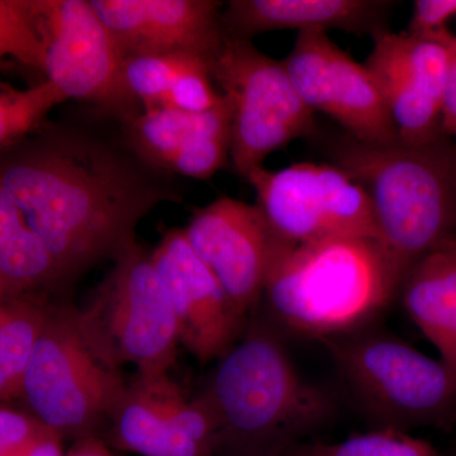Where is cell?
<instances>
[{"mask_svg": "<svg viewBox=\"0 0 456 456\" xmlns=\"http://www.w3.org/2000/svg\"><path fill=\"white\" fill-rule=\"evenodd\" d=\"M0 184L55 261L61 281L136 244L137 224L173 193L117 152L70 134L0 155Z\"/></svg>", "mask_w": 456, "mask_h": 456, "instance_id": "obj_1", "label": "cell"}, {"mask_svg": "<svg viewBox=\"0 0 456 456\" xmlns=\"http://www.w3.org/2000/svg\"><path fill=\"white\" fill-rule=\"evenodd\" d=\"M256 311L197 395L216 425L215 456H281L336 411L331 395L294 367L277 325Z\"/></svg>", "mask_w": 456, "mask_h": 456, "instance_id": "obj_2", "label": "cell"}, {"mask_svg": "<svg viewBox=\"0 0 456 456\" xmlns=\"http://www.w3.org/2000/svg\"><path fill=\"white\" fill-rule=\"evenodd\" d=\"M399 281L374 239L275 245L263 298L277 326L318 341L371 325Z\"/></svg>", "mask_w": 456, "mask_h": 456, "instance_id": "obj_3", "label": "cell"}, {"mask_svg": "<svg viewBox=\"0 0 456 456\" xmlns=\"http://www.w3.org/2000/svg\"><path fill=\"white\" fill-rule=\"evenodd\" d=\"M334 160L367 193L378 242L401 288L417 261L455 236L456 147L445 136L425 145L350 139Z\"/></svg>", "mask_w": 456, "mask_h": 456, "instance_id": "obj_4", "label": "cell"}, {"mask_svg": "<svg viewBox=\"0 0 456 456\" xmlns=\"http://www.w3.org/2000/svg\"><path fill=\"white\" fill-rule=\"evenodd\" d=\"M321 342L373 428L456 425V374L440 359L373 323Z\"/></svg>", "mask_w": 456, "mask_h": 456, "instance_id": "obj_5", "label": "cell"}, {"mask_svg": "<svg viewBox=\"0 0 456 456\" xmlns=\"http://www.w3.org/2000/svg\"><path fill=\"white\" fill-rule=\"evenodd\" d=\"M75 322L95 356L119 370L167 373L180 344L178 323L151 253L134 244L114 260Z\"/></svg>", "mask_w": 456, "mask_h": 456, "instance_id": "obj_6", "label": "cell"}, {"mask_svg": "<svg viewBox=\"0 0 456 456\" xmlns=\"http://www.w3.org/2000/svg\"><path fill=\"white\" fill-rule=\"evenodd\" d=\"M127 383L83 340L75 308H51L36 342L20 397L28 413L62 440L99 437Z\"/></svg>", "mask_w": 456, "mask_h": 456, "instance_id": "obj_7", "label": "cell"}, {"mask_svg": "<svg viewBox=\"0 0 456 456\" xmlns=\"http://www.w3.org/2000/svg\"><path fill=\"white\" fill-rule=\"evenodd\" d=\"M207 61L230 107V154L245 179L272 152L314 131V112L299 97L283 62L251 41L224 37Z\"/></svg>", "mask_w": 456, "mask_h": 456, "instance_id": "obj_8", "label": "cell"}, {"mask_svg": "<svg viewBox=\"0 0 456 456\" xmlns=\"http://www.w3.org/2000/svg\"><path fill=\"white\" fill-rule=\"evenodd\" d=\"M246 180L279 244L297 246L341 237L378 241L364 189L336 165L302 163L251 171Z\"/></svg>", "mask_w": 456, "mask_h": 456, "instance_id": "obj_9", "label": "cell"}, {"mask_svg": "<svg viewBox=\"0 0 456 456\" xmlns=\"http://www.w3.org/2000/svg\"><path fill=\"white\" fill-rule=\"evenodd\" d=\"M47 80L66 99L89 102L132 121L139 106L126 92L121 49L90 0H36Z\"/></svg>", "mask_w": 456, "mask_h": 456, "instance_id": "obj_10", "label": "cell"}, {"mask_svg": "<svg viewBox=\"0 0 456 456\" xmlns=\"http://www.w3.org/2000/svg\"><path fill=\"white\" fill-rule=\"evenodd\" d=\"M281 62L305 106L340 123L351 139L367 143L398 140L367 66L351 59L326 31L298 32Z\"/></svg>", "mask_w": 456, "mask_h": 456, "instance_id": "obj_11", "label": "cell"}, {"mask_svg": "<svg viewBox=\"0 0 456 456\" xmlns=\"http://www.w3.org/2000/svg\"><path fill=\"white\" fill-rule=\"evenodd\" d=\"M183 230L233 310L248 322L263 299L277 245L259 208L221 197L197 209Z\"/></svg>", "mask_w": 456, "mask_h": 456, "instance_id": "obj_12", "label": "cell"}, {"mask_svg": "<svg viewBox=\"0 0 456 456\" xmlns=\"http://www.w3.org/2000/svg\"><path fill=\"white\" fill-rule=\"evenodd\" d=\"M110 441L140 456H215L216 425L167 373H136L110 421Z\"/></svg>", "mask_w": 456, "mask_h": 456, "instance_id": "obj_13", "label": "cell"}, {"mask_svg": "<svg viewBox=\"0 0 456 456\" xmlns=\"http://www.w3.org/2000/svg\"><path fill=\"white\" fill-rule=\"evenodd\" d=\"M151 259L169 296L180 344L202 364L220 359L241 338L248 322L194 253L184 230L167 231Z\"/></svg>", "mask_w": 456, "mask_h": 456, "instance_id": "obj_14", "label": "cell"}, {"mask_svg": "<svg viewBox=\"0 0 456 456\" xmlns=\"http://www.w3.org/2000/svg\"><path fill=\"white\" fill-rule=\"evenodd\" d=\"M123 55L188 53L208 60L224 44L220 2L90 0Z\"/></svg>", "mask_w": 456, "mask_h": 456, "instance_id": "obj_15", "label": "cell"}, {"mask_svg": "<svg viewBox=\"0 0 456 456\" xmlns=\"http://www.w3.org/2000/svg\"><path fill=\"white\" fill-rule=\"evenodd\" d=\"M392 3L378 0H233L221 13L227 38L250 41L254 36L283 29L356 35L383 31Z\"/></svg>", "mask_w": 456, "mask_h": 456, "instance_id": "obj_16", "label": "cell"}, {"mask_svg": "<svg viewBox=\"0 0 456 456\" xmlns=\"http://www.w3.org/2000/svg\"><path fill=\"white\" fill-rule=\"evenodd\" d=\"M398 296L408 316L456 374V235L417 261Z\"/></svg>", "mask_w": 456, "mask_h": 456, "instance_id": "obj_17", "label": "cell"}, {"mask_svg": "<svg viewBox=\"0 0 456 456\" xmlns=\"http://www.w3.org/2000/svg\"><path fill=\"white\" fill-rule=\"evenodd\" d=\"M231 112L226 99L209 112L189 113L170 108L141 110L130 121L128 143L142 163L167 170L171 159L191 141L230 136Z\"/></svg>", "mask_w": 456, "mask_h": 456, "instance_id": "obj_18", "label": "cell"}, {"mask_svg": "<svg viewBox=\"0 0 456 456\" xmlns=\"http://www.w3.org/2000/svg\"><path fill=\"white\" fill-rule=\"evenodd\" d=\"M61 283L55 261L0 184V293Z\"/></svg>", "mask_w": 456, "mask_h": 456, "instance_id": "obj_19", "label": "cell"}, {"mask_svg": "<svg viewBox=\"0 0 456 456\" xmlns=\"http://www.w3.org/2000/svg\"><path fill=\"white\" fill-rule=\"evenodd\" d=\"M50 310L28 301L0 307V401L20 397L29 359Z\"/></svg>", "mask_w": 456, "mask_h": 456, "instance_id": "obj_20", "label": "cell"}, {"mask_svg": "<svg viewBox=\"0 0 456 456\" xmlns=\"http://www.w3.org/2000/svg\"><path fill=\"white\" fill-rule=\"evenodd\" d=\"M197 59L203 57L188 53L127 56L122 66L123 86L142 110L160 108L174 83Z\"/></svg>", "mask_w": 456, "mask_h": 456, "instance_id": "obj_21", "label": "cell"}, {"mask_svg": "<svg viewBox=\"0 0 456 456\" xmlns=\"http://www.w3.org/2000/svg\"><path fill=\"white\" fill-rule=\"evenodd\" d=\"M281 456H445L410 432L373 428L338 444H298Z\"/></svg>", "mask_w": 456, "mask_h": 456, "instance_id": "obj_22", "label": "cell"}, {"mask_svg": "<svg viewBox=\"0 0 456 456\" xmlns=\"http://www.w3.org/2000/svg\"><path fill=\"white\" fill-rule=\"evenodd\" d=\"M66 98L45 80L26 90H0V151L25 136Z\"/></svg>", "mask_w": 456, "mask_h": 456, "instance_id": "obj_23", "label": "cell"}, {"mask_svg": "<svg viewBox=\"0 0 456 456\" xmlns=\"http://www.w3.org/2000/svg\"><path fill=\"white\" fill-rule=\"evenodd\" d=\"M4 56L44 71L45 44L32 2L0 0V59Z\"/></svg>", "mask_w": 456, "mask_h": 456, "instance_id": "obj_24", "label": "cell"}, {"mask_svg": "<svg viewBox=\"0 0 456 456\" xmlns=\"http://www.w3.org/2000/svg\"><path fill=\"white\" fill-rule=\"evenodd\" d=\"M44 426L28 412L0 404V456H7L35 437Z\"/></svg>", "mask_w": 456, "mask_h": 456, "instance_id": "obj_25", "label": "cell"}, {"mask_svg": "<svg viewBox=\"0 0 456 456\" xmlns=\"http://www.w3.org/2000/svg\"><path fill=\"white\" fill-rule=\"evenodd\" d=\"M456 16V0H417L408 33L432 35L445 31L446 25Z\"/></svg>", "mask_w": 456, "mask_h": 456, "instance_id": "obj_26", "label": "cell"}, {"mask_svg": "<svg viewBox=\"0 0 456 456\" xmlns=\"http://www.w3.org/2000/svg\"><path fill=\"white\" fill-rule=\"evenodd\" d=\"M7 456H65L62 452V439L55 432L42 428L35 437L27 441Z\"/></svg>", "mask_w": 456, "mask_h": 456, "instance_id": "obj_27", "label": "cell"}, {"mask_svg": "<svg viewBox=\"0 0 456 456\" xmlns=\"http://www.w3.org/2000/svg\"><path fill=\"white\" fill-rule=\"evenodd\" d=\"M441 127L444 134L456 137V44L452 53V66H450L448 82L443 98L441 110Z\"/></svg>", "mask_w": 456, "mask_h": 456, "instance_id": "obj_28", "label": "cell"}, {"mask_svg": "<svg viewBox=\"0 0 456 456\" xmlns=\"http://www.w3.org/2000/svg\"><path fill=\"white\" fill-rule=\"evenodd\" d=\"M65 456H114L101 437H86L75 441L73 448Z\"/></svg>", "mask_w": 456, "mask_h": 456, "instance_id": "obj_29", "label": "cell"}, {"mask_svg": "<svg viewBox=\"0 0 456 456\" xmlns=\"http://www.w3.org/2000/svg\"><path fill=\"white\" fill-rule=\"evenodd\" d=\"M2 89H5V88H3L2 83H0V90H2Z\"/></svg>", "mask_w": 456, "mask_h": 456, "instance_id": "obj_30", "label": "cell"}, {"mask_svg": "<svg viewBox=\"0 0 456 456\" xmlns=\"http://www.w3.org/2000/svg\"><path fill=\"white\" fill-rule=\"evenodd\" d=\"M452 456H456V455H452Z\"/></svg>", "mask_w": 456, "mask_h": 456, "instance_id": "obj_31", "label": "cell"}]
</instances>
